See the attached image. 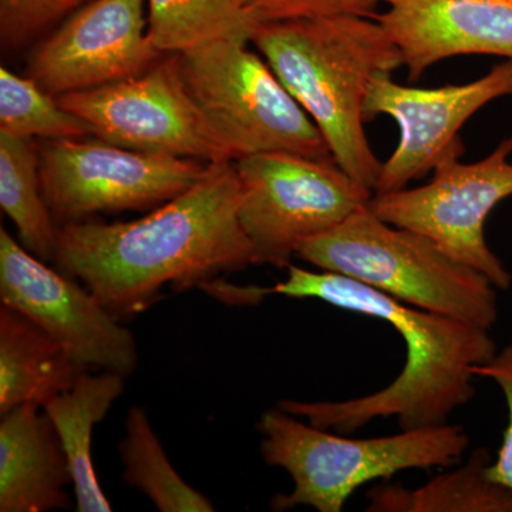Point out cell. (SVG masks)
Segmentation results:
<instances>
[{
    "label": "cell",
    "instance_id": "6da1fadb",
    "mask_svg": "<svg viewBox=\"0 0 512 512\" xmlns=\"http://www.w3.org/2000/svg\"><path fill=\"white\" fill-rule=\"evenodd\" d=\"M239 202L235 161L211 163L197 183L143 218L63 225L55 262L117 319L131 318L156 303L165 286L200 288L221 272L256 265Z\"/></svg>",
    "mask_w": 512,
    "mask_h": 512
},
{
    "label": "cell",
    "instance_id": "7a4b0ae2",
    "mask_svg": "<svg viewBox=\"0 0 512 512\" xmlns=\"http://www.w3.org/2000/svg\"><path fill=\"white\" fill-rule=\"evenodd\" d=\"M288 276L266 295L316 299L389 323L402 336L406 363L389 386L345 402L281 400L279 409L319 429L349 436L376 419L396 417L400 430L447 423L476 396V367L498 352L490 330L421 311L349 276L288 265Z\"/></svg>",
    "mask_w": 512,
    "mask_h": 512
},
{
    "label": "cell",
    "instance_id": "3957f363",
    "mask_svg": "<svg viewBox=\"0 0 512 512\" xmlns=\"http://www.w3.org/2000/svg\"><path fill=\"white\" fill-rule=\"evenodd\" d=\"M251 43L318 126L335 163L375 191L383 163L363 107L377 74L403 66L380 23L359 16L261 23Z\"/></svg>",
    "mask_w": 512,
    "mask_h": 512
},
{
    "label": "cell",
    "instance_id": "277c9868",
    "mask_svg": "<svg viewBox=\"0 0 512 512\" xmlns=\"http://www.w3.org/2000/svg\"><path fill=\"white\" fill-rule=\"evenodd\" d=\"M256 429L265 463L284 468L293 481L291 493L272 498V510L278 512L296 507L340 512L357 488L406 470L454 466L470 447L467 431L458 424L352 439L303 423L279 407L262 414Z\"/></svg>",
    "mask_w": 512,
    "mask_h": 512
},
{
    "label": "cell",
    "instance_id": "5b68a950",
    "mask_svg": "<svg viewBox=\"0 0 512 512\" xmlns=\"http://www.w3.org/2000/svg\"><path fill=\"white\" fill-rule=\"evenodd\" d=\"M322 271L349 276L397 301L491 330L498 289L426 235L377 217L369 205L296 251Z\"/></svg>",
    "mask_w": 512,
    "mask_h": 512
},
{
    "label": "cell",
    "instance_id": "8992f818",
    "mask_svg": "<svg viewBox=\"0 0 512 512\" xmlns=\"http://www.w3.org/2000/svg\"><path fill=\"white\" fill-rule=\"evenodd\" d=\"M249 43L221 40L178 55L188 92L234 160L259 153L333 160L318 126Z\"/></svg>",
    "mask_w": 512,
    "mask_h": 512
},
{
    "label": "cell",
    "instance_id": "52a82bcc",
    "mask_svg": "<svg viewBox=\"0 0 512 512\" xmlns=\"http://www.w3.org/2000/svg\"><path fill=\"white\" fill-rule=\"evenodd\" d=\"M235 167L239 222L254 245L256 265L288 268L305 239L338 227L373 197L333 160L259 153L239 158Z\"/></svg>",
    "mask_w": 512,
    "mask_h": 512
},
{
    "label": "cell",
    "instance_id": "ba28073f",
    "mask_svg": "<svg viewBox=\"0 0 512 512\" xmlns=\"http://www.w3.org/2000/svg\"><path fill=\"white\" fill-rule=\"evenodd\" d=\"M57 99L93 137L114 146L205 164L235 161L188 92L178 55H163L136 76Z\"/></svg>",
    "mask_w": 512,
    "mask_h": 512
},
{
    "label": "cell",
    "instance_id": "9c48e42d",
    "mask_svg": "<svg viewBox=\"0 0 512 512\" xmlns=\"http://www.w3.org/2000/svg\"><path fill=\"white\" fill-rule=\"evenodd\" d=\"M512 136L476 163L444 158L426 185L373 194L369 208L389 224L412 229L448 255L508 291L512 275L488 247L485 222L497 205L512 197Z\"/></svg>",
    "mask_w": 512,
    "mask_h": 512
},
{
    "label": "cell",
    "instance_id": "30bf717a",
    "mask_svg": "<svg viewBox=\"0 0 512 512\" xmlns=\"http://www.w3.org/2000/svg\"><path fill=\"white\" fill-rule=\"evenodd\" d=\"M39 154L43 194L63 225L104 212L154 210L197 183L208 165L96 137L43 140Z\"/></svg>",
    "mask_w": 512,
    "mask_h": 512
},
{
    "label": "cell",
    "instance_id": "8fae6325",
    "mask_svg": "<svg viewBox=\"0 0 512 512\" xmlns=\"http://www.w3.org/2000/svg\"><path fill=\"white\" fill-rule=\"evenodd\" d=\"M512 96V60L495 64L480 79L437 89L403 86L392 74H377L367 93L366 123L379 116L396 121L399 144L383 163L373 194L403 190L433 173L450 156L461 157L460 130L491 101Z\"/></svg>",
    "mask_w": 512,
    "mask_h": 512
},
{
    "label": "cell",
    "instance_id": "7c38bea8",
    "mask_svg": "<svg viewBox=\"0 0 512 512\" xmlns=\"http://www.w3.org/2000/svg\"><path fill=\"white\" fill-rule=\"evenodd\" d=\"M0 303L59 340L84 369L130 376L136 339L86 286L60 274L0 228Z\"/></svg>",
    "mask_w": 512,
    "mask_h": 512
},
{
    "label": "cell",
    "instance_id": "4fadbf2b",
    "mask_svg": "<svg viewBox=\"0 0 512 512\" xmlns=\"http://www.w3.org/2000/svg\"><path fill=\"white\" fill-rule=\"evenodd\" d=\"M146 9L147 0H90L39 43L28 76L56 97L136 76L163 56Z\"/></svg>",
    "mask_w": 512,
    "mask_h": 512
},
{
    "label": "cell",
    "instance_id": "5bb4252c",
    "mask_svg": "<svg viewBox=\"0 0 512 512\" xmlns=\"http://www.w3.org/2000/svg\"><path fill=\"white\" fill-rule=\"evenodd\" d=\"M377 22L402 53L410 80L450 57L512 60V0H379Z\"/></svg>",
    "mask_w": 512,
    "mask_h": 512
},
{
    "label": "cell",
    "instance_id": "9a60e30c",
    "mask_svg": "<svg viewBox=\"0 0 512 512\" xmlns=\"http://www.w3.org/2000/svg\"><path fill=\"white\" fill-rule=\"evenodd\" d=\"M69 458L43 407L23 404L0 414V511L69 510Z\"/></svg>",
    "mask_w": 512,
    "mask_h": 512
},
{
    "label": "cell",
    "instance_id": "2e32d148",
    "mask_svg": "<svg viewBox=\"0 0 512 512\" xmlns=\"http://www.w3.org/2000/svg\"><path fill=\"white\" fill-rule=\"evenodd\" d=\"M86 370L59 340L0 303V414L23 404L45 407Z\"/></svg>",
    "mask_w": 512,
    "mask_h": 512
},
{
    "label": "cell",
    "instance_id": "e0dca14e",
    "mask_svg": "<svg viewBox=\"0 0 512 512\" xmlns=\"http://www.w3.org/2000/svg\"><path fill=\"white\" fill-rule=\"evenodd\" d=\"M126 376L104 372H83L72 389L50 400L43 409L55 424L69 458L77 512H110L109 498L101 490L93 466L92 437L97 423L123 394Z\"/></svg>",
    "mask_w": 512,
    "mask_h": 512
},
{
    "label": "cell",
    "instance_id": "ac0fdd59",
    "mask_svg": "<svg viewBox=\"0 0 512 512\" xmlns=\"http://www.w3.org/2000/svg\"><path fill=\"white\" fill-rule=\"evenodd\" d=\"M487 448H477L466 463L431 478L421 487L376 485L367 493L369 512H512V491L491 480Z\"/></svg>",
    "mask_w": 512,
    "mask_h": 512
},
{
    "label": "cell",
    "instance_id": "d6986e66",
    "mask_svg": "<svg viewBox=\"0 0 512 512\" xmlns=\"http://www.w3.org/2000/svg\"><path fill=\"white\" fill-rule=\"evenodd\" d=\"M0 207L23 247L42 261H55L60 227L43 194L39 144L33 138L0 131Z\"/></svg>",
    "mask_w": 512,
    "mask_h": 512
},
{
    "label": "cell",
    "instance_id": "ffe728a7",
    "mask_svg": "<svg viewBox=\"0 0 512 512\" xmlns=\"http://www.w3.org/2000/svg\"><path fill=\"white\" fill-rule=\"evenodd\" d=\"M147 35L161 55L221 42H251L258 20L244 0H147Z\"/></svg>",
    "mask_w": 512,
    "mask_h": 512
},
{
    "label": "cell",
    "instance_id": "44dd1931",
    "mask_svg": "<svg viewBox=\"0 0 512 512\" xmlns=\"http://www.w3.org/2000/svg\"><path fill=\"white\" fill-rule=\"evenodd\" d=\"M123 478L161 512H212L214 505L185 483L171 466L143 407H133L126 420V437L120 443Z\"/></svg>",
    "mask_w": 512,
    "mask_h": 512
},
{
    "label": "cell",
    "instance_id": "7402d4cb",
    "mask_svg": "<svg viewBox=\"0 0 512 512\" xmlns=\"http://www.w3.org/2000/svg\"><path fill=\"white\" fill-rule=\"evenodd\" d=\"M0 131L23 138L70 140L92 136L90 127L29 76L0 67Z\"/></svg>",
    "mask_w": 512,
    "mask_h": 512
},
{
    "label": "cell",
    "instance_id": "603a6c76",
    "mask_svg": "<svg viewBox=\"0 0 512 512\" xmlns=\"http://www.w3.org/2000/svg\"><path fill=\"white\" fill-rule=\"evenodd\" d=\"M90 0H0V45L13 52L56 23L64 22Z\"/></svg>",
    "mask_w": 512,
    "mask_h": 512
},
{
    "label": "cell",
    "instance_id": "cb8c5ba5",
    "mask_svg": "<svg viewBox=\"0 0 512 512\" xmlns=\"http://www.w3.org/2000/svg\"><path fill=\"white\" fill-rule=\"evenodd\" d=\"M244 3L259 25L333 16L375 19L380 5L379 0H244Z\"/></svg>",
    "mask_w": 512,
    "mask_h": 512
},
{
    "label": "cell",
    "instance_id": "d4e9b609",
    "mask_svg": "<svg viewBox=\"0 0 512 512\" xmlns=\"http://www.w3.org/2000/svg\"><path fill=\"white\" fill-rule=\"evenodd\" d=\"M476 376L493 380L504 394L508 410V424L505 427L503 443L497 458L488 467L491 480L503 484L512 491V345L495 353L493 359L476 367Z\"/></svg>",
    "mask_w": 512,
    "mask_h": 512
}]
</instances>
